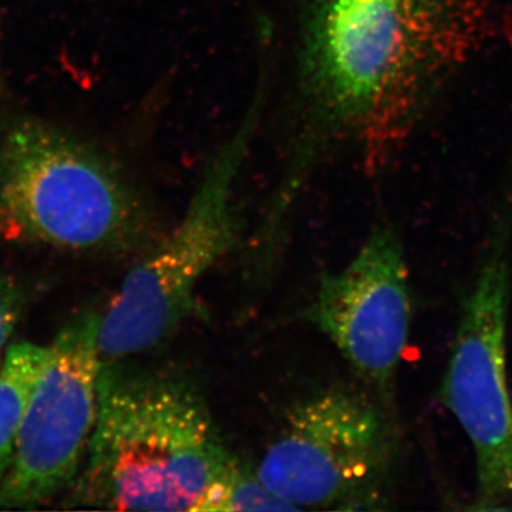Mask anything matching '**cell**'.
Returning <instances> with one entry per match:
<instances>
[{
	"label": "cell",
	"mask_w": 512,
	"mask_h": 512,
	"mask_svg": "<svg viewBox=\"0 0 512 512\" xmlns=\"http://www.w3.org/2000/svg\"><path fill=\"white\" fill-rule=\"evenodd\" d=\"M47 348L15 456L0 484V508H35L69 490L92 440L104 369L97 313L74 319Z\"/></svg>",
	"instance_id": "5"
},
{
	"label": "cell",
	"mask_w": 512,
	"mask_h": 512,
	"mask_svg": "<svg viewBox=\"0 0 512 512\" xmlns=\"http://www.w3.org/2000/svg\"><path fill=\"white\" fill-rule=\"evenodd\" d=\"M262 92L237 133L208 163L183 220L151 245L106 309L97 313V345L104 362L140 355L171 338L195 308L201 279L234 247L235 183L254 137Z\"/></svg>",
	"instance_id": "4"
},
{
	"label": "cell",
	"mask_w": 512,
	"mask_h": 512,
	"mask_svg": "<svg viewBox=\"0 0 512 512\" xmlns=\"http://www.w3.org/2000/svg\"><path fill=\"white\" fill-rule=\"evenodd\" d=\"M308 318L367 382L387 389L409 342V272L402 242L377 227L342 271L323 275Z\"/></svg>",
	"instance_id": "8"
},
{
	"label": "cell",
	"mask_w": 512,
	"mask_h": 512,
	"mask_svg": "<svg viewBox=\"0 0 512 512\" xmlns=\"http://www.w3.org/2000/svg\"><path fill=\"white\" fill-rule=\"evenodd\" d=\"M47 352V346L15 343L6 349L0 363V484L15 456L26 409Z\"/></svg>",
	"instance_id": "9"
},
{
	"label": "cell",
	"mask_w": 512,
	"mask_h": 512,
	"mask_svg": "<svg viewBox=\"0 0 512 512\" xmlns=\"http://www.w3.org/2000/svg\"><path fill=\"white\" fill-rule=\"evenodd\" d=\"M19 311L18 293L12 288V285L0 281V363L8 349L6 343L18 323Z\"/></svg>",
	"instance_id": "11"
},
{
	"label": "cell",
	"mask_w": 512,
	"mask_h": 512,
	"mask_svg": "<svg viewBox=\"0 0 512 512\" xmlns=\"http://www.w3.org/2000/svg\"><path fill=\"white\" fill-rule=\"evenodd\" d=\"M0 83H2V73H0Z\"/></svg>",
	"instance_id": "12"
},
{
	"label": "cell",
	"mask_w": 512,
	"mask_h": 512,
	"mask_svg": "<svg viewBox=\"0 0 512 512\" xmlns=\"http://www.w3.org/2000/svg\"><path fill=\"white\" fill-rule=\"evenodd\" d=\"M387 451V424L376 404L338 387L296 404L255 470L298 510L340 508L365 495Z\"/></svg>",
	"instance_id": "7"
},
{
	"label": "cell",
	"mask_w": 512,
	"mask_h": 512,
	"mask_svg": "<svg viewBox=\"0 0 512 512\" xmlns=\"http://www.w3.org/2000/svg\"><path fill=\"white\" fill-rule=\"evenodd\" d=\"M194 511H298V508L272 493L256 470L242 466L237 457L229 454Z\"/></svg>",
	"instance_id": "10"
},
{
	"label": "cell",
	"mask_w": 512,
	"mask_h": 512,
	"mask_svg": "<svg viewBox=\"0 0 512 512\" xmlns=\"http://www.w3.org/2000/svg\"><path fill=\"white\" fill-rule=\"evenodd\" d=\"M488 0H301V134L276 200L291 207L316 156L352 143L399 150L433 94L483 35Z\"/></svg>",
	"instance_id": "1"
},
{
	"label": "cell",
	"mask_w": 512,
	"mask_h": 512,
	"mask_svg": "<svg viewBox=\"0 0 512 512\" xmlns=\"http://www.w3.org/2000/svg\"><path fill=\"white\" fill-rule=\"evenodd\" d=\"M147 215L119 167L79 138L37 120L0 141V235L90 251L143 237Z\"/></svg>",
	"instance_id": "3"
},
{
	"label": "cell",
	"mask_w": 512,
	"mask_h": 512,
	"mask_svg": "<svg viewBox=\"0 0 512 512\" xmlns=\"http://www.w3.org/2000/svg\"><path fill=\"white\" fill-rule=\"evenodd\" d=\"M508 299L510 271L498 242L468 295L443 383V402L476 454L478 501L484 508L512 505Z\"/></svg>",
	"instance_id": "6"
},
{
	"label": "cell",
	"mask_w": 512,
	"mask_h": 512,
	"mask_svg": "<svg viewBox=\"0 0 512 512\" xmlns=\"http://www.w3.org/2000/svg\"><path fill=\"white\" fill-rule=\"evenodd\" d=\"M229 451L190 382L103 369L89 450L72 507L194 511Z\"/></svg>",
	"instance_id": "2"
}]
</instances>
